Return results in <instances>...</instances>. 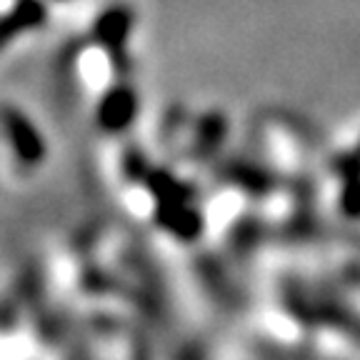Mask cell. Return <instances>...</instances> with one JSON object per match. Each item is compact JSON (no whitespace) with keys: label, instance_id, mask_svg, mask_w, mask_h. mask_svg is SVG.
I'll return each instance as SVG.
<instances>
[{"label":"cell","instance_id":"277c9868","mask_svg":"<svg viewBox=\"0 0 360 360\" xmlns=\"http://www.w3.org/2000/svg\"><path fill=\"white\" fill-rule=\"evenodd\" d=\"M130 25H133V15H130L128 8H110L98 20L96 35L101 43L110 45V48H120L128 38Z\"/></svg>","mask_w":360,"mask_h":360},{"label":"cell","instance_id":"6da1fadb","mask_svg":"<svg viewBox=\"0 0 360 360\" xmlns=\"http://www.w3.org/2000/svg\"><path fill=\"white\" fill-rule=\"evenodd\" d=\"M135 112H138V101L130 88H115L110 90L101 103L98 120L105 130H125L133 123Z\"/></svg>","mask_w":360,"mask_h":360},{"label":"cell","instance_id":"3957f363","mask_svg":"<svg viewBox=\"0 0 360 360\" xmlns=\"http://www.w3.org/2000/svg\"><path fill=\"white\" fill-rule=\"evenodd\" d=\"M43 18H45V8L40 0H20V3L0 20V48H3L13 35L40 25Z\"/></svg>","mask_w":360,"mask_h":360},{"label":"cell","instance_id":"7a4b0ae2","mask_svg":"<svg viewBox=\"0 0 360 360\" xmlns=\"http://www.w3.org/2000/svg\"><path fill=\"white\" fill-rule=\"evenodd\" d=\"M6 130L8 138H11V146L15 148V153L25 163H38V158H43V143L38 141L35 128L22 118L20 112H6Z\"/></svg>","mask_w":360,"mask_h":360}]
</instances>
